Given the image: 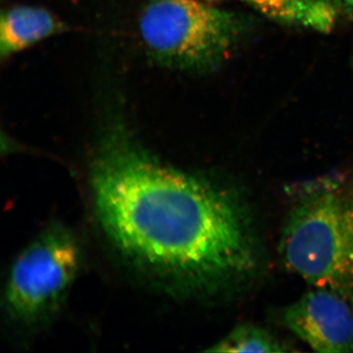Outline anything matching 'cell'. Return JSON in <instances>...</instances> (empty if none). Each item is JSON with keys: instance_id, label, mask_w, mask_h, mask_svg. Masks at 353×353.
I'll use <instances>...</instances> for the list:
<instances>
[{"instance_id": "obj_1", "label": "cell", "mask_w": 353, "mask_h": 353, "mask_svg": "<svg viewBox=\"0 0 353 353\" xmlns=\"http://www.w3.org/2000/svg\"><path fill=\"white\" fill-rule=\"evenodd\" d=\"M94 215L127 263L166 289L213 294L259 264L252 214L234 188L162 161L124 121L102 129L90 164Z\"/></svg>"}, {"instance_id": "obj_3", "label": "cell", "mask_w": 353, "mask_h": 353, "mask_svg": "<svg viewBox=\"0 0 353 353\" xmlns=\"http://www.w3.org/2000/svg\"><path fill=\"white\" fill-rule=\"evenodd\" d=\"M139 29L146 50L158 63L201 70L227 54L240 25L233 14L201 0H148Z\"/></svg>"}, {"instance_id": "obj_5", "label": "cell", "mask_w": 353, "mask_h": 353, "mask_svg": "<svg viewBox=\"0 0 353 353\" xmlns=\"http://www.w3.org/2000/svg\"><path fill=\"white\" fill-rule=\"evenodd\" d=\"M284 322L316 352H353V304L336 290L313 288L285 309Z\"/></svg>"}, {"instance_id": "obj_8", "label": "cell", "mask_w": 353, "mask_h": 353, "mask_svg": "<svg viewBox=\"0 0 353 353\" xmlns=\"http://www.w3.org/2000/svg\"><path fill=\"white\" fill-rule=\"evenodd\" d=\"M290 350H292L268 330L246 323L236 326L206 352L275 353Z\"/></svg>"}, {"instance_id": "obj_2", "label": "cell", "mask_w": 353, "mask_h": 353, "mask_svg": "<svg viewBox=\"0 0 353 353\" xmlns=\"http://www.w3.org/2000/svg\"><path fill=\"white\" fill-rule=\"evenodd\" d=\"M279 253L311 287L336 290L353 304V173L301 192L285 221Z\"/></svg>"}, {"instance_id": "obj_4", "label": "cell", "mask_w": 353, "mask_h": 353, "mask_svg": "<svg viewBox=\"0 0 353 353\" xmlns=\"http://www.w3.org/2000/svg\"><path fill=\"white\" fill-rule=\"evenodd\" d=\"M82 263V250L62 223L46 227L17 255L9 271L3 307L8 321L31 329L61 307Z\"/></svg>"}, {"instance_id": "obj_7", "label": "cell", "mask_w": 353, "mask_h": 353, "mask_svg": "<svg viewBox=\"0 0 353 353\" xmlns=\"http://www.w3.org/2000/svg\"><path fill=\"white\" fill-rule=\"evenodd\" d=\"M267 17L297 27L328 32L336 24L333 0H245Z\"/></svg>"}, {"instance_id": "obj_6", "label": "cell", "mask_w": 353, "mask_h": 353, "mask_svg": "<svg viewBox=\"0 0 353 353\" xmlns=\"http://www.w3.org/2000/svg\"><path fill=\"white\" fill-rule=\"evenodd\" d=\"M66 29L63 21L43 7H11L0 19V57L10 58Z\"/></svg>"}, {"instance_id": "obj_9", "label": "cell", "mask_w": 353, "mask_h": 353, "mask_svg": "<svg viewBox=\"0 0 353 353\" xmlns=\"http://www.w3.org/2000/svg\"><path fill=\"white\" fill-rule=\"evenodd\" d=\"M333 1L334 4L338 3L343 10L353 16V0H333Z\"/></svg>"}]
</instances>
